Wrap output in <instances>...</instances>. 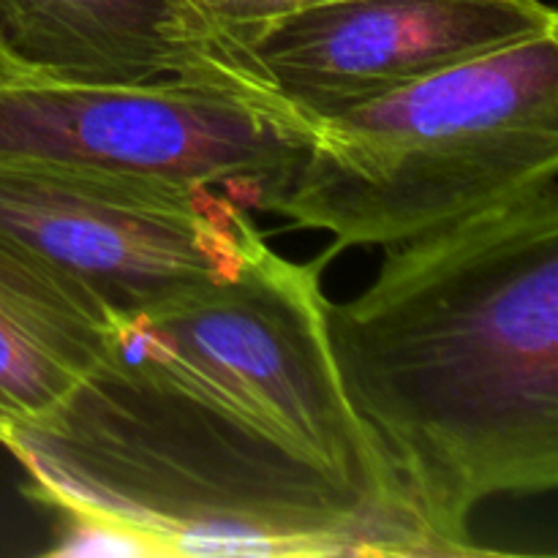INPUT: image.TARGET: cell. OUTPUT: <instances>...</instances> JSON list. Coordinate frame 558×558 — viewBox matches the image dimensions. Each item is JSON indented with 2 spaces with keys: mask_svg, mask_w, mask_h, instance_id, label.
I'll use <instances>...</instances> for the list:
<instances>
[{
  "mask_svg": "<svg viewBox=\"0 0 558 558\" xmlns=\"http://www.w3.org/2000/svg\"><path fill=\"white\" fill-rule=\"evenodd\" d=\"M322 254L114 319L60 407L0 436L27 496L145 556H439L343 396Z\"/></svg>",
  "mask_w": 558,
  "mask_h": 558,
  "instance_id": "obj_1",
  "label": "cell"
},
{
  "mask_svg": "<svg viewBox=\"0 0 558 558\" xmlns=\"http://www.w3.org/2000/svg\"><path fill=\"white\" fill-rule=\"evenodd\" d=\"M327 332L439 556L485 554L469 532L483 501L558 485V169L385 245Z\"/></svg>",
  "mask_w": 558,
  "mask_h": 558,
  "instance_id": "obj_2",
  "label": "cell"
},
{
  "mask_svg": "<svg viewBox=\"0 0 558 558\" xmlns=\"http://www.w3.org/2000/svg\"><path fill=\"white\" fill-rule=\"evenodd\" d=\"M548 169H558V33L314 118L265 213L330 232L336 259L441 227Z\"/></svg>",
  "mask_w": 558,
  "mask_h": 558,
  "instance_id": "obj_3",
  "label": "cell"
},
{
  "mask_svg": "<svg viewBox=\"0 0 558 558\" xmlns=\"http://www.w3.org/2000/svg\"><path fill=\"white\" fill-rule=\"evenodd\" d=\"M205 183L0 161V240L114 319L218 287L265 232Z\"/></svg>",
  "mask_w": 558,
  "mask_h": 558,
  "instance_id": "obj_4",
  "label": "cell"
},
{
  "mask_svg": "<svg viewBox=\"0 0 558 558\" xmlns=\"http://www.w3.org/2000/svg\"><path fill=\"white\" fill-rule=\"evenodd\" d=\"M308 140V118L248 87L0 82V161L205 183L251 210L287 189Z\"/></svg>",
  "mask_w": 558,
  "mask_h": 558,
  "instance_id": "obj_5",
  "label": "cell"
},
{
  "mask_svg": "<svg viewBox=\"0 0 558 558\" xmlns=\"http://www.w3.org/2000/svg\"><path fill=\"white\" fill-rule=\"evenodd\" d=\"M545 33H558V14L543 0H330L232 36L314 120Z\"/></svg>",
  "mask_w": 558,
  "mask_h": 558,
  "instance_id": "obj_6",
  "label": "cell"
},
{
  "mask_svg": "<svg viewBox=\"0 0 558 558\" xmlns=\"http://www.w3.org/2000/svg\"><path fill=\"white\" fill-rule=\"evenodd\" d=\"M0 36L38 80L276 93L199 0H0Z\"/></svg>",
  "mask_w": 558,
  "mask_h": 558,
  "instance_id": "obj_7",
  "label": "cell"
},
{
  "mask_svg": "<svg viewBox=\"0 0 558 558\" xmlns=\"http://www.w3.org/2000/svg\"><path fill=\"white\" fill-rule=\"evenodd\" d=\"M109 322L0 240V436L44 417L101 357Z\"/></svg>",
  "mask_w": 558,
  "mask_h": 558,
  "instance_id": "obj_8",
  "label": "cell"
},
{
  "mask_svg": "<svg viewBox=\"0 0 558 558\" xmlns=\"http://www.w3.org/2000/svg\"><path fill=\"white\" fill-rule=\"evenodd\" d=\"M319 3H330V0H199L202 9L210 16H216L229 33H234L243 25H256V22L272 20V16Z\"/></svg>",
  "mask_w": 558,
  "mask_h": 558,
  "instance_id": "obj_9",
  "label": "cell"
},
{
  "mask_svg": "<svg viewBox=\"0 0 558 558\" xmlns=\"http://www.w3.org/2000/svg\"><path fill=\"white\" fill-rule=\"evenodd\" d=\"M22 76H31V74H27L20 63H16V58L9 52V47L3 44V36H0V82L22 80Z\"/></svg>",
  "mask_w": 558,
  "mask_h": 558,
  "instance_id": "obj_10",
  "label": "cell"
}]
</instances>
